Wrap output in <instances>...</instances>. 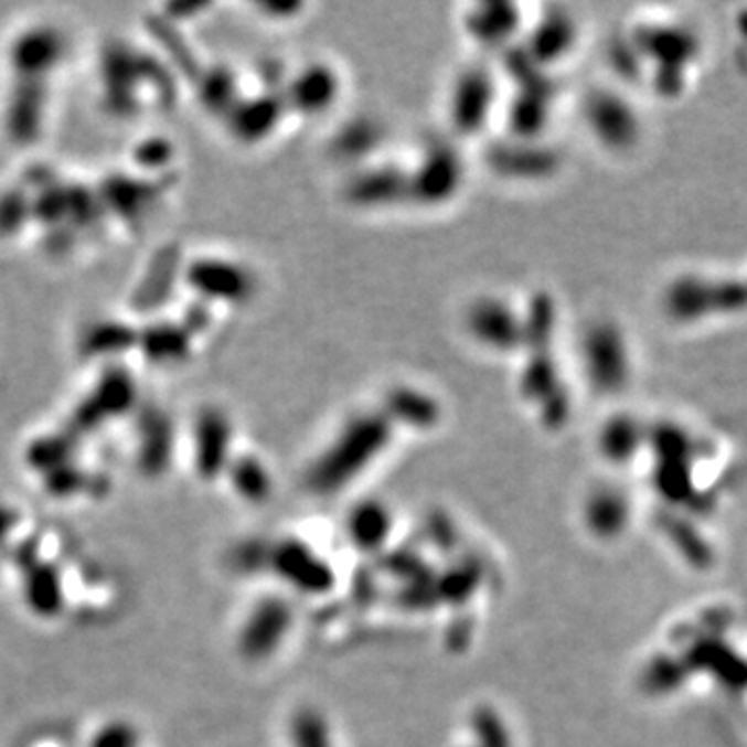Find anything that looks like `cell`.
Instances as JSON below:
<instances>
[{"mask_svg": "<svg viewBox=\"0 0 747 747\" xmlns=\"http://www.w3.org/2000/svg\"><path fill=\"white\" fill-rule=\"evenodd\" d=\"M73 35L61 21L15 25L0 53V136L21 150L38 146L53 119L56 89L73 61Z\"/></svg>", "mask_w": 747, "mask_h": 747, "instance_id": "6da1fadb", "label": "cell"}, {"mask_svg": "<svg viewBox=\"0 0 747 747\" xmlns=\"http://www.w3.org/2000/svg\"><path fill=\"white\" fill-rule=\"evenodd\" d=\"M664 308L677 322L746 312L747 278H677L664 294Z\"/></svg>", "mask_w": 747, "mask_h": 747, "instance_id": "7a4b0ae2", "label": "cell"}, {"mask_svg": "<svg viewBox=\"0 0 747 747\" xmlns=\"http://www.w3.org/2000/svg\"><path fill=\"white\" fill-rule=\"evenodd\" d=\"M588 367L594 383L607 391H617L629 378V353L621 332L612 327H598L588 339Z\"/></svg>", "mask_w": 747, "mask_h": 747, "instance_id": "3957f363", "label": "cell"}, {"mask_svg": "<svg viewBox=\"0 0 747 747\" xmlns=\"http://www.w3.org/2000/svg\"><path fill=\"white\" fill-rule=\"evenodd\" d=\"M590 119L594 129L602 136L605 141L617 148L631 146L640 136L638 117L626 100L617 96H600L591 103Z\"/></svg>", "mask_w": 747, "mask_h": 747, "instance_id": "277c9868", "label": "cell"}, {"mask_svg": "<svg viewBox=\"0 0 747 747\" xmlns=\"http://www.w3.org/2000/svg\"><path fill=\"white\" fill-rule=\"evenodd\" d=\"M643 49L661 61L662 70L681 71L697 53V40L683 30H650L643 35Z\"/></svg>", "mask_w": 747, "mask_h": 747, "instance_id": "5b68a950", "label": "cell"}, {"mask_svg": "<svg viewBox=\"0 0 747 747\" xmlns=\"http://www.w3.org/2000/svg\"><path fill=\"white\" fill-rule=\"evenodd\" d=\"M25 600L38 615L53 617L63 607V590L58 575L54 569L42 565L32 567V572L25 577Z\"/></svg>", "mask_w": 747, "mask_h": 747, "instance_id": "8992f818", "label": "cell"}, {"mask_svg": "<svg viewBox=\"0 0 747 747\" xmlns=\"http://www.w3.org/2000/svg\"><path fill=\"white\" fill-rule=\"evenodd\" d=\"M195 457L198 470L206 476L221 468L223 447H225V426L218 414H206L195 430Z\"/></svg>", "mask_w": 747, "mask_h": 747, "instance_id": "52a82bcc", "label": "cell"}, {"mask_svg": "<svg viewBox=\"0 0 747 747\" xmlns=\"http://www.w3.org/2000/svg\"><path fill=\"white\" fill-rule=\"evenodd\" d=\"M92 747H138V735L129 725L115 723L92 739Z\"/></svg>", "mask_w": 747, "mask_h": 747, "instance_id": "ba28073f", "label": "cell"}, {"mask_svg": "<svg viewBox=\"0 0 747 747\" xmlns=\"http://www.w3.org/2000/svg\"><path fill=\"white\" fill-rule=\"evenodd\" d=\"M13 522H15V520H13V513L7 511L4 506H0V542L7 538V534H9V530H11Z\"/></svg>", "mask_w": 747, "mask_h": 747, "instance_id": "9c48e42d", "label": "cell"}]
</instances>
